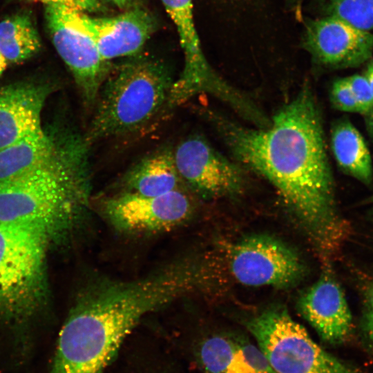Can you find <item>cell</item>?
I'll use <instances>...</instances> for the list:
<instances>
[{
    "instance_id": "obj_28",
    "label": "cell",
    "mask_w": 373,
    "mask_h": 373,
    "mask_svg": "<svg viewBox=\"0 0 373 373\" xmlns=\"http://www.w3.org/2000/svg\"><path fill=\"white\" fill-rule=\"evenodd\" d=\"M370 128L373 133V113L370 115L369 119Z\"/></svg>"
},
{
    "instance_id": "obj_24",
    "label": "cell",
    "mask_w": 373,
    "mask_h": 373,
    "mask_svg": "<svg viewBox=\"0 0 373 373\" xmlns=\"http://www.w3.org/2000/svg\"><path fill=\"white\" fill-rule=\"evenodd\" d=\"M364 327L366 334L373 345V284H370L365 293Z\"/></svg>"
},
{
    "instance_id": "obj_22",
    "label": "cell",
    "mask_w": 373,
    "mask_h": 373,
    "mask_svg": "<svg viewBox=\"0 0 373 373\" xmlns=\"http://www.w3.org/2000/svg\"><path fill=\"white\" fill-rule=\"evenodd\" d=\"M354 96L361 108V113L366 114L373 111V91L365 77L352 75L346 77Z\"/></svg>"
},
{
    "instance_id": "obj_1",
    "label": "cell",
    "mask_w": 373,
    "mask_h": 373,
    "mask_svg": "<svg viewBox=\"0 0 373 373\" xmlns=\"http://www.w3.org/2000/svg\"><path fill=\"white\" fill-rule=\"evenodd\" d=\"M203 113L233 157L276 189L314 242L326 251L336 249L346 227L337 213L321 115L309 86L263 128L245 126L213 110Z\"/></svg>"
},
{
    "instance_id": "obj_7",
    "label": "cell",
    "mask_w": 373,
    "mask_h": 373,
    "mask_svg": "<svg viewBox=\"0 0 373 373\" xmlns=\"http://www.w3.org/2000/svg\"><path fill=\"white\" fill-rule=\"evenodd\" d=\"M178 33L184 54V67L174 80L169 106L173 108L191 98L209 94L229 106L239 100L240 90L216 73L202 51L193 15V0H161Z\"/></svg>"
},
{
    "instance_id": "obj_30",
    "label": "cell",
    "mask_w": 373,
    "mask_h": 373,
    "mask_svg": "<svg viewBox=\"0 0 373 373\" xmlns=\"http://www.w3.org/2000/svg\"><path fill=\"white\" fill-rule=\"evenodd\" d=\"M369 202L373 203V195L369 198Z\"/></svg>"
},
{
    "instance_id": "obj_27",
    "label": "cell",
    "mask_w": 373,
    "mask_h": 373,
    "mask_svg": "<svg viewBox=\"0 0 373 373\" xmlns=\"http://www.w3.org/2000/svg\"><path fill=\"white\" fill-rule=\"evenodd\" d=\"M8 66V62L6 61V59L0 52V77L3 74V73L6 69L7 66Z\"/></svg>"
},
{
    "instance_id": "obj_15",
    "label": "cell",
    "mask_w": 373,
    "mask_h": 373,
    "mask_svg": "<svg viewBox=\"0 0 373 373\" xmlns=\"http://www.w3.org/2000/svg\"><path fill=\"white\" fill-rule=\"evenodd\" d=\"M199 358L204 373H277L257 345L223 336L206 339Z\"/></svg>"
},
{
    "instance_id": "obj_20",
    "label": "cell",
    "mask_w": 373,
    "mask_h": 373,
    "mask_svg": "<svg viewBox=\"0 0 373 373\" xmlns=\"http://www.w3.org/2000/svg\"><path fill=\"white\" fill-rule=\"evenodd\" d=\"M325 16L341 19L362 30L373 29V0H318Z\"/></svg>"
},
{
    "instance_id": "obj_19",
    "label": "cell",
    "mask_w": 373,
    "mask_h": 373,
    "mask_svg": "<svg viewBox=\"0 0 373 373\" xmlns=\"http://www.w3.org/2000/svg\"><path fill=\"white\" fill-rule=\"evenodd\" d=\"M41 48L40 35L28 11L17 12L0 21V52L8 65L23 63Z\"/></svg>"
},
{
    "instance_id": "obj_10",
    "label": "cell",
    "mask_w": 373,
    "mask_h": 373,
    "mask_svg": "<svg viewBox=\"0 0 373 373\" xmlns=\"http://www.w3.org/2000/svg\"><path fill=\"white\" fill-rule=\"evenodd\" d=\"M178 172L188 189L216 198L240 193L245 185L242 168L216 150L200 135L182 140L173 149Z\"/></svg>"
},
{
    "instance_id": "obj_21",
    "label": "cell",
    "mask_w": 373,
    "mask_h": 373,
    "mask_svg": "<svg viewBox=\"0 0 373 373\" xmlns=\"http://www.w3.org/2000/svg\"><path fill=\"white\" fill-rule=\"evenodd\" d=\"M330 99L332 105L339 111L361 113L346 77L338 79L333 82Z\"/></svg>"
},
{
    "instance_id": "obj_23",
    "label": "cell",
    "mask_w": 373,
    "mask_h": 373,
    "mask_svg": "<svg viewBox=\"0 0 373 373\" xmlns=\"http://www.w3.org/2000/svg\"><path fill=\"white\" fill-rule=\"evenodd\" d=\"M28 1H39L45 4L57 3L64 5L84 12H91L97 10L99 7L98 0H23Z\"/></svg>"
},
{
    "instance_id": "obj_3",
    "label": "cell",
    "mask_w": 373,
    "mask_h": 373,
    "mask_svg": "<svg viewBox=\"0 0 373 373\" xmlns=\"http://www.w3.org/2000/svg\"><path fill=\"white\" fill-rule=\"evenodd\" d=\"M174 80L166 67L147 57L112 67L103 82L84 134L95 142L140 131L169 108Z\"/></svg>"
},
{
    "instance_id": "obj_14",
    "label": "cell",
    "mask_w": 373,
    "mask_h": 373,
    "mask_svg": "<svg viewBox=\"0 0 373 373\" xmlns=\"http://www.w3.org/2000/svg\"><path fill=\"white\" fill-rule=\"evenodd\" d=\"M50 84L22 82L0 88V150L41 130Z\"/></svg>"
},
{
    "instance_id": "obj_9",
    "label": "cell",
    "mask_w": 373,
    "mask_h": 373,
    "mask_svg": "<svg viewBox=\"0 0 373 373\" xmlns=\"http://www.w3.org/2000/svg\"><path fill=\"white\" fill-rule=\"evenodd\" d=\"M101 209L117 230L151 234L171 230L188 220L193 202L186 189L157 196L122 191L104 199Z\"/></svg>"
},
{
    "instance_id": "obj_6",
    "label": "cell",
    "mask_w": 373,
    "mask_h": 373,
    "mask_svg": "<svg viewBox=\"0 0 373 373\" xmlns=\"http://www.w3.org/2000/svg\"><path fill=\"white\" fill-rule=\"evenodd\" d=\"M44 6L46 25L52 44L70 69L84 105L90 108L112 66L102 59L88 33L84 12L57 3Z\"/></svg>"
},
{
    "instance_id": "obj_17",
    "label": "cell",
    "mask_w": 373,
    "mask_h": 373,
    "mask_svg": "<svg viewBox=\"0 0 373 373\" xmlns=\"http://www.w3.org/2000/svg\"><path fill=\"white\" fill-rule=\"evenodd\" d=\"M122 191L157 196L186 189L178 172L173 149L165 146L147 155L130 168L121 180Z\"/></svg>"
},
{
    "instance_id": "obj_26",
    "label": "cell",
    "mask_w": 373,
    "mask_h": 373,
    "mask_svg": "<svg viewBox=\"0 0 373 373\" xmlns=\"http://www.w3.org/2000/svg\"><path fill=\"white\" fill-rule=\"evenodd\" d=\"M365 77L367 79L371 88L373 91V62H372L367 67L365 74Z\"/></svg>"
},
{
    "instance_id": "obj_25",
    "label": "cell",
    "mask_w": 373,
    "mask_h": 373,
    "mask_svg": "<svg viewBox=\"0 0 373 373\" xmlns=\"http://www.w3.org/2000/svg\"><path fill=\"white\" fill-rule=\"evenodd\" d=\"M107 1L115 5L117 7L124 8L133 3L137 0H107Z\"/></svg>"
},
{
    "instance_id": "obj_12",
    "label": "cell",
    "mask_w": 373,
    "mask_h": 373,
    "mask_svg": "<svg viewBox=\"0 0 373 373\" xmlns=\"http://www.w3.org/2000/svg\"><path fill=\"white\" fill-rule=\"evenodd\" d=\"M302 316L321 339L329 344L345 340L352 327V316L340 285L329 275H323L298 300Z\"/></svg>"
},
{
    "instance_id": "obj_18",
    "label": "cell",
    "mask_w": 373,
    "mask_h": 373,
    "mask_svg": "<svg viewBox=\"0 0 373 373\" xmlns=\"http://www.w3.org/2000/svg\"><path fill=\"white\" fill-rule=\"evenodd\" d=\"M331 146L338 165L361 182L369 184L373 177L371 155L358 129L348 120L335 123L331 132Z\"/></svg>"
},
{
    "instance_id": "obj_16",
    "label": "cell",
    "mask_w": 373,
    "mask_h": 373,
    "mask_svg": "<svg viewBox=\"0 0 373 373\" xmlns=\"http://www.w3.org/2000/svg\"><path fill=\"white\" fill-rule=\"evenodd\" d=\"M68 128L55 124L0 150V184L48 161L57 151Z\"/></svg>"
},
{
    "instance_id": "obj_4",
    "label": "cell",
    "mask_w": 373,
    "mask_h": 373,
    "mask_svg": "<svg viewBox=\"0 0 373 373\" xmlns=\"http://www.w3.org/2000/svg\"><path fill=\"white\" fill-rule=\"evenodd\" d=\"M52 234L39 223H0V312L22 311L37 298Z\"/></svg>"
},
{
    "instance_id": "obj_11",
    "label": "cell",
    "mask_w": 373,
    "mask_h": 373,
    "mask_svg": "<svg viewBox=\"0 0 373 373\" xmlns=\"http://www.w3.org/2000/svg\"><path fill=\"white\" fill-rule=\"evenodd\" d=\"M302 46L313 62L328 68L354 67L373 54V34L332 16L308 19Z\"/></svg>"
},
{
    "instance_id": "obj_13",
    "label": "cell",
    "mask_w": 373,
    "mask_h": 373,
    "mask_svg": "<svg viewBox=\"0 0 373 373\" xmlns=\"http://www.w3.org/2000/svg\"><path fill=\"white\" fill-rule=\"evenodd\" d=\"M83 19L101 57L106 61L136 55L155 28L154 17L140 8L111 17H92L84 12Z\"/></svg>"
},
{
    "instance_id": "obj_2",
    "label": "cell",
    "mask_w": 373,
    "mask_h": 373,
    "mask_svg": "<svg viewBox=\"0 0 373 373\" xmlns=\"http://www.w3.org/2000/svg\"><path fill=\"white\" fill-rule=\"evenodd\" d=\"M90 146L84 134L69 128L48 161L1 184L0 223H39L57 233L79 221L90 204Z\"/></svg>"
},
{
    "instance_id": "obj_5",
    "label": "cell",
    "mask_w": 373,
    "mask_h": 373,
    "mask_svg": "<svg viewBox=\"0 0 373 373\" xmlns=\"http://www.w3.org/2000/svg\"><path fill=\"white\" fill-rule=\"evenodd\" d=\"M246 327L277 373H357L318 345L286 309H266Z\"/></svg>"
},
{
    "instance_id": "obj_8",
    "label": "cell",
    "mask_w": 373,
    "mask_h": 373,
    "mask_svg": "<svg viewBox=\"0 0 373 373\" xmlns=\"http://www.w3.org/2000/svg\"><path fill=\"white\" fill-rule=\"evenodd\" d=\"M227 268L239 283L251 287H289L303 278L300 257L280 240L252 235L233 244L227 254Z\"/></svg>"
},
{
    "instance_id": "obj_29",
    "label": "cell",
    "mask_w": 373,
    "mask_h": 373,
    "mask_svg": "<svg viewBox=\"0 0 373 373\" xmlns=\"http://www.w3.org/2000/svg\"><path fill=\"white\" fill-rule=\"evenodd\" d=\"M287 3L291 6H296L300 0H286Z\"/></svg>"
}]
</instances>
